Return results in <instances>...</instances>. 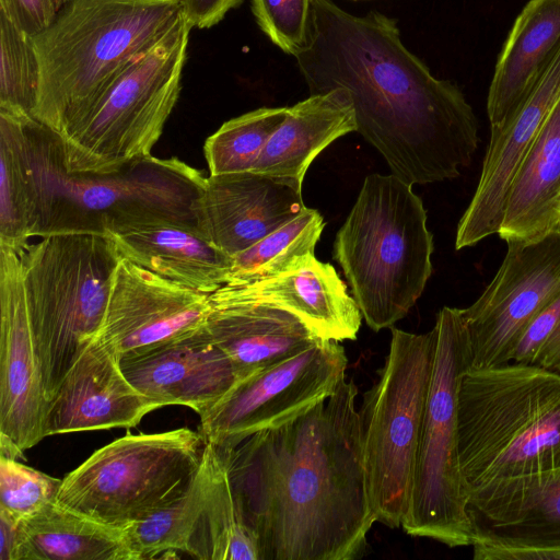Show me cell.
<instances>
[{"label": "cell", "mask_w": 560, "mask_h": 560, "mask_svg": "<svg viewBox=\"0 0 560 560\" xmlns=\"http://www.w3.org/2000/svg\"><path fill=\"white\" fill-rule=\"evenodd\" d=\"M46 407L20 255L0 245V454L18 459L45 438Z\"/></svg>", "instance_id": "obj_16"}, {"label": "cell", "mask_w": 560, "mask_h": 560, "mask_svg": "<svg viewBox=\"0 0 560 560\" xmlns=\"http://www.w3.org/2000/svg\"><path fill=\"white\" fill-rule=\"evenodd\" d=\"M433 248L412 186L394 174L366 176L336 234L334 257L371 329L392 328L416 304L432 275Z\"/></svg>", "instance_id": "obj_6"}, {"label": "cell", "mask_w": 560, "mask_h": 560, "mask_svg": "<svg viewBox=\"0 0 560 560\" xmlns=\"http://www.w3.org/2000/svg\"><path fill=\"white\" fill-rule=\"evenodd\" d=\"M61 479L0 454V510L21 521L55 501Z\"/></svg>", "instance_id": "obj_34"}, {"label": "cell", "mask_w": 560, "mask_h": 560, "mask_svg": "<svg viewBox=\"0 0 560 560\" xmlns=\"http://www.w3.org/2000/svg\"><path fill=\"white\" fill-rule=\"evenodd\" d=\"M560 48V0H529L498 58L487 97L490 126L502 124L529 94Z\"/></svg>", "instance_id": "obj_24"}, {"label": "cell", "mask_w": 560, "mask_h": 560, "mask_svg": "<svg viewBox=\"0 0 560 560\" xmlns=\"http://www.w3.org/2000/svg\"><path fill=\"white\" fill-rule=\"evenodd\" d=\"M205 328L243 380L313 345L318 339L295 314L279 306L209 295Z\"/></svg>", "instance_id": "obj_22"}, {"label": "cell", "mask_w": 560, "mask_h": 560, "mask_svg": "<svg viewBox=\"0 0 560 560\" xmlns=\"http://www.w3.org/2000/svg\"><path fill=\"white\" fill-rule=\"evenodd\" d=\"M244 0H188L186 15L192 27L205 30L220 23Z\"/></svg>", "instance_id": "obj_38"}, {"label": "cell", "mask_w": 560, "mask_h": 560, "mask_svg": "<svg viewBox=\"0 0 560 560\" xmlns=\"http://www.w3.org/2000/svg\"><path fill=\"white\" fill-rule=\"evenodd\" d=\"M559 97L560 48L518 107L491 127L476 191L458 222L456 249L499 233L513 178Z\"/></svg>", "instance_id": "obj_18"}, {"label": "cell", "mask_w": 560, "mask_h": 560, "mask_svg": "<svg viewBox=\"0 0 560 560\" xmlns=\"http://www.w3.org/2000/svg\"><path fill=\"white\" fill-rule=\"evenodd\" d=\"M347 364L339 341L318 339L241 380L200 417L199 432L208 444L229 450L255 433L277 429L332 395L346 378Z\"/></svg>", "instance_id": "obj_12"}, {"label": "cell", "mask_w": 560, "mask_h": 560, "mask_svg": "<svg viewBox=\"0 0 560 560\" xmlns=\"http://www.w3.org/2000/svg\"><path fill=\"white\" fill-rule=\"evenodd\" d=\"M560 229V228H559Z\"/></svg>", "instance_id": "obj_40"}, {"label": "cell", "mask_w": 560, "mask_h": 560, "mask_svg": "<svg viewBox=\"0 0 560 560\" xmlns=\"http://www.w3.org/2000/svg\"><path fill=\"white\" fill-rule=\"evenodd\" d=\"M560 228V97L511 184L499 230L504 241L535 242Z\"/></svg>", "instance_id": "obj_25"}, {"label": "cell", "mask_w": 560, "mask_h": 560, "mask_svg": "<svg viewBox=\"0 0 560 560\" xmlns=\"http://www.w3.org/2000/svg\"><path fill=\"white\" fill-rule=\"evenodd\" d=\"M313 0H252L259 28L281 50L298 55L310 42Z\"/></svg>", "instance_id": "obj_35"}, {"label": "cell", "mask_w": 560, "mask_h": 560, "mask_svg": "<svg viewBox=\"0 0 560 560\" xmlns=\"http://www.w3.org/2000/svg\"><path fill=\"white\" fill-rule=\"evenodd\" d=\"M287 112L260 107L223 122L203 145L210 175L252 171Z\"/></svg>", "instance_id": "obj_32"}, {"label": "cell", "mask_w": 560, "mask_h": 560, "mask_svg": "<svg viewBox=\"0 0 560 560\" xmlns=\"http://www.w3.org/2000/svg\"><path fill=\"white\" fill-rule=\"evenodd\" d=\"M108 235L120 258L201 293L209 295L228 282L232 257L196 224L162 221Z\"/></svg>", "instance_id": "obj_23"}, {"label": "cell", "mask_w": 560, "mask_h": 560, "mask_svg": "<svg viewBox=\"0 0 560 560\" xmlns=\"http://www.w3.org/2000/svg\"><path fill=\"white\" fill-rule=\"evenodd\" d=\"M30 116L0 108V245L18 252L37 236L40 211Z\"/></svg>", "instance_id": "obj_28"}, {"label": "cell", "mask_w": 560, "mask_h": 560, "mask_svg": "<svg viewBox=\"0 0 560 560\" xmlns=\"http://www.w3.org/2000/svg\"><path fill=\"white\" fill-rule=\"evenodd\" d=\"M457 454L467 497L560 469V374L510 362L467 368L457 393Z\"/></svg>", "instance_id": "obj_4"}, {"label": "cell", "mask_w": 560, "mask_h": 560, "mask_svg": "<svg viewBox=\"0 0 560 560\" xmlns=\"http://www.w3.org/2000/svg\"><path fill=\"white\" fill-rule=\"evenodd\" d=\"M324 226L319 211L306 207L298 217L233 256L225 284L271 279L304 267L315 257L314 248Z\"/></svg>", "instance_id": "obj_31"}, {"label": "cell", "mask_w": 560, "mask_h": 560, "mask_svg": "<svg viewBox=\"0 0 560 560\" xmlns=\"http://www.w3.org/2000/svg\"><path fill=\"white\" fill-rule=\"evenodd\" d=\"M213 446L207 443L200 469L177 499L124 528L133 560L167 552H189L206 505L212 476Z\"/></svg>", "instance_id": "obj_30"}, {"label": "cell", "mask_w": 560, "mask_h": 560, "mask_svg": "<svg viewBox=\"0 0 560 560\" xmlns=\"http://www.w3.org/2000/svg\"><path fill=\"white\" fill-rule=\"evenodd\" d=\"M13 560H133L125 532L55 501L22 518Z\"/></svg>", "instance_id": "obj_27"}, {"label": "cell", "mask_w": 560, "mask_h": 560, "mask_svg": "<svg viewBox=\"0 0 560 560\" xmlns=\"http://www.w3.org/2000/svg\"><path fill=\"white\" fill-rule=\"evenodd\" d=\"M512 362L560 374V289L522 332Z\"/></svg>", "instance_id": "obj_36"}, {"label": "cell", "mask_w": 560, "mask_h": 560, "mask_svg": "<svg viewBox=\"0 0 560 560\" xmlns=\"http://www.w3.org/2000/svg\"><path fill=\"white\" fill-rule=\"evenodd\" d=\"M206 447L202 434L187 428L127 433L69 472L56 502L124 529L183 494L200 469Z\"/></svg>", "instance_id": "obj_10"}, {"label": "cell", "mask_w": 560, "mask_h": 560, "mask_svg": "<svg viewBox=\"0 0 560 560\" xmlns=\"http://www.w3.org/2000/svg\"><path fill=\"white\" fill-rule=\"evenodd\" d=\"M128 381L158 406L180 405L199 417L209 412L241 381L225 352L205 325L145 354L119 361Z\"/></svg>", "instance_id": "obj_20"}, {"label": "cell", "mask_w": 560, "mask_h": 560, "mask_svg": "<svg viewBox=\"0 0 560 560\" xmlns=\"http://www.w3.org/2000/svg\"><path fill=\"white\" fill-rule=\"evenodd\" d=\"M504 259L481 295L462 316L469 368L512 362L518 338L560 289V229L535 242H505Z\"/></svg>", "instance_id": "obj_13"}, {"label": "cell", "mask_w": 560, "mask_h": 560, "mask_svg": "<svg viewBox=\"0 0 560 560\" xmlns=\"http://www.w3.org/2000/svg\"><path fill=\"white\" fill-rule=\"evenodd\" d=\"M28 140L39 194L37 236L109 234L162 221L196 224L206 176L176 156L139 159L107 174L65 168L59 137L32 116Z\"/></svg>", "instance_id": "obj_5"}, {"label": "cell", "mask_w": 560, "mask_h": 560, "mask_svg": "<svg viewBox=\"0 0 560 560\" xmlns=\"http://www.w3.org/2000/svg\"><path fill=\"white\" fill-rule=\"evenodd\" d=\"M302 184L254 171L209 175L194 205L196 225L233 257L306 209Z\"/></svg>", "instance_id": "obj_17"}, {"label": "cell", "mask_w": 560, "mask_h": 560, "mask_svg": "<svg viewBox=\"0 0 560 560\" xmlns=\"http://www.w3.org/2000/svg\"><path fill=\"white\" fill-rule=\"evenodd\" d=\"M19 522L0 510V560H13Z\"/></svg>", "instance_id": "obj_39"}, {"label": "cell", "mask_w": 560, "mask_h": 560, "mask_svg": "<svg viewBox=\"0 0 560 560\" xmlns=\"http://www.w3.org/2000/svg\"><path fill=\"white\" fill-rule=\"evenodd\" d=\"M358 387L346 378L294 420L220 450L260 560L363 556L371 510Z\"/></svg>", "instance_id": "obj_2"}, {"label": "cell", "mask_w": 560, "mask_h": 560, "mask_svg": "<svg viewBox=\"0 0 560 560\" xmlns=\"http://www.w3.org/2000/svg\"><path fill=\"white\" fill-rule=\"evenodd\" d=\"M210 308L208 294L120 258L96 337L132 359L197 331Z\"/></svg>", "instance_id": "obj_14"}, {"label": "cell", "mask_w": 560, "mask_h": 560, "mask_svg": "<svg viewBox=\"0 0 560 560\" xmlns=\"http://www.w3.org/2000/svg\"><path fill=\"white\" fill-rule=\"evenodd\" d=\"M72 0H0L5 12L32 36L44 31Z\"/></svg>", "instance_id": "obj_37"}, {"label": "cell", "mask_w": 560, "mask_h": 560, "mask_svg": "<svg viewBox=\"0 0 560 560\" xmlns=\"http://www.w3.org/2000/svg\"><path fill=\"white\" fill-rule=\"evenodd\" d=\"M209 295L279 306L295 314L317 337L339 342L354 340L363 318L334 266L315 257L295 271L252 283L225 284Z\"/></svg>", "instance_id": "obj_21"}, {"label": "cell", "mask_w": 560, "mask_h": 560, "mask_svg": "<svg viewBox=\"0 0 560 560\" xmlns=\"http://www.w3.org/2000/svg\"><path fill=\"white\" fill-rule=\"evenodd\" d=\"M389 350L359 408L366 487L375 522L401 526L436 351V330L390 328Z\"/></svg>", "instance_id": "obj_9"}, {"label": "cell", "mask_w": 560, "mask_h": 560, "mask_svg": "<svg viewBox=\"0 0 560 560\" xmlns=\"http://www.w3.org/2000/svg\"><path fill=\"white\" fill-rule=\"evenodd\" d=\"M47 400L96 338L120 259L108 234L52 233L19 252Z\"/></svg>", "instance_id": "obj_7"}, {"label": "cell", "mask_w": 560, "mask_h": 560, "mask_svg": "<svg viewBox=\"0 0 560 560\" xmlns=\"http://www.w3.org/2000/svg\"><path fill=\"white\" fill-rule=\"evenodd\" d=\"M434 328V368L401 527L453 548L471 545L457 454V393L470 351L460 308H441Z\"/></svg>", "instance_id": "obj_11"}, {"label": "cell", "mask_w": 560, "mask_h": 560, "mask_svg": "<svg viewBox=\"0 0 560 560\" xmlns=\"http://www.w3.org/2000/svg\"><path fill=\"white\" fill-rule=\"evenodd\" d=\"M0 108L32 116L39 65L33 36L0 10Z\"/></svg>", "instance_id": "obj_33"}, {"label": "cell", "mask_w": 560, "mask_h": 560, "mask_svg": "<svg viewBox=\"0 0 560 560\" xmlns=\"http://www.w3.org/2000/svg\"><path fill=\"white\" fill-rule=\"evenodd\" d=\"M192 28L185 14L117 75L69 137L59 138L68 173H113L151 155L180 94Z\"/></svg>", "instance_id": "obj_8"}, {"label": "cell", "mask_w": 560, "mask_h": 560, "mask_svg": "<svg viewBox=\"0 0 560 560\" xmlns=\"http://www.w3.org/2000/svg\"><path fill=\"white\" fill-rule=\"evenodd\" d=\"M357 131L349 93L335 89L311 94L288 107L252 171L303 182L314 159L338 138Z\"/></svg>", "instance_id": "obj_26"}, {"label": "cell", "mask_w": 560, "mask_h": 560, "mask_svg": "<svg viewBox=\"0 0 560 560\" xmlns=\"http://www.w3.org/2000/svg\"><path fill=\"white\" fill-rule=\"evenodd\" d=\"M188 553L206 560H260L258 537L233 488L224 456L214 446L209 492Z\"/></svg>", "instance_id": "obj_29"}, {"label": "cell", "mask_w": 560, "mask_h": 560, "mask_svg": "<svg viewBox=\"0 0 560 560\" xmlns=\"http://www.w3.org/2000/svg\"><path fill=\"white\" fill-rule=\"evenodd\" d=\"M475 560H560V469L467 497Z\"/></svg>", "instance_id": "obj_15"}, {"label": "cell", "mask_w": 560, "mask_h": 560, "mask_svg": "<svg viewBox=\"0 0 560 560\" xmlns=\"http://www.w3.org/2000/svg\"><path fill=\"white\" fill-rule=\"evenodd\" d=\"M310 35L294 57L311 94L346 90L357 132L392 174L413 186L456 178L470 164L479 143L471 106L404 45L395 19L313 0Z\"/></svg>", "instance_id": "obj_1"}, {"label": "cell", "mask_w": 560, "mask_h": 560, "mask_svg": "<svg viewBox=\"0 0 560 560\" xmlns=\"http://www.w3.org/2000/svg\"><path fill=\"white\" fill-rule=\"evenodd\" d=\"M158 408L128 381L117 355L96 337L47 400L44 434L132 428Z\"/></svg>", "instance_id": "obj_19"}, {"label": "cell", "mask_w": 560, "mask_h": 560, "mask_svg": "<svg viewBox=\"0 0 560 560\" xmlns=\"http://www.w3.org/2000/svg\"><path fill=\"white\" fill-rule=\"evenodd\" d=\"M187 1H70L33 36L39 85L32 117L69 137L117 75L186 14Z\"/></svg>", "instance_id": "obj_3"}]
</instances>
